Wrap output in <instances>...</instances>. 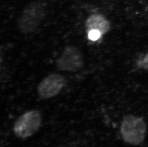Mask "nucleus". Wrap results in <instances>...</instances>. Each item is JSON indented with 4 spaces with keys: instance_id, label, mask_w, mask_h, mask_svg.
<instances>
[{
    "instance_id": "6",
    "label": "nucleus",
    "mask_w": 148,
    "mask_h": 147,
    "mask_svg": "<svg viewBox=\"0 0 148 147\" xmlns=\"http://www.w3.org/2000/svg\"><path fill=\"white\" fill-rule=\"evenodd\" d=\"M85 27L87 33L91 30L99 31L102 35L108 32L110 29V24L105 17L100 14L90 15L85 22Z\"/></svg>"
},
{
    "instance_id": "4",
    "label": "nucleus",
    "mask_w": 148,
    "mask_h": 147,
    "mask_svg": "<svg viewBox=\"0 0 148 147\" xmlns=\"http://www.w3.org/2000/svg\"><path fill=\"white\" fill-rule=\"evenodd\" d=\"M84 65V56L78 47L67 46L56 60V67L59 71L75 72Z\"/></svg>"
},
{
    "instance_id": "8",
    "label": "nucleus",
    "mask_w": 148,
    "mask_h": 147,
    "mask_svg": "<svg viewBox=\"0 0 148 147\" xmlns=\"http://www.w3.org/2000/svg\"><path fill=\"white\" fill-rule=\"evenodd\" d=\"M141 65L143 68L148 69V53L141 59Z\"/></svg>"
},
{
    "instance_id": "2",
    "label": "nucleus",
    "mask_w": 148,
    "mask_h": 147,
    "mask_svg": "<svg viewBox=\"0 0 148 147\" xmlns=\"http://www.w3.org/2000/svg\"><path fill=\"white\" fill-rule=\"evenodd\" d=\"M46 16L45 8L41 3L33 2L24 8L18 22V28L23 33L34 32L39 27Z\"/></svg>"
},
{
    "instance_id": "7",
    "label": "nucleus",
    "mask_w": 148,
    "mask_h": 147,
    "mask_svg": "<svg viewBox=\"0 0 148 147\" xmlns=\"http://www.w3.org/2000/svg\"><path fill=\"white\" fill-rule=\"evenodd\" d=\"M88 36L90 40L95 41L99 39L102 36V35L99 31L93 30L88 32Z\"/></svg>"
},
{
    "instance_id": "1",
    "label": "nucleus",
    "mask_w": 148,
    "mask_h": 147,
    "mask_svg": "<svg viewBox=\"0 0 148 147\" xmlns=\"http://www.w3.org/2000/svg\"><path fill=\"white\" fill-rule=\"evenodd\" d=\"M120 133L124 142L133 146H138L145 139L146 124L141 117L132 115L125 116L120 125Z\"/></svg>"
},
{
    "instance_id": "3",
    "label": "nucleus",
    "mask_w": 148,
    "mask_h": 147,
    "mask_svg": "<svg viewBox=\"0 0 148 147\" xmlns=\"http://www.w3.org/2000/svg\"><path fill=\"white\" fill-rule=\"evenodd\" d=\"M42 117L38 110H30L25 113L17 119L14 131L18 137L25 139L37 132L41 125Z\"/></svg>"
},
{
    "instance_id": "5",
    "label": "nucleus",
    "mask_w": 148,
    "mask_h": 147,
    "mask_svg": "<svg viewBox=\"0 0 148 147\" xmlns=\"http://www.w3.org/2000/svg\"><path fill=\"white\" fill-rule=\"evenodd\" d=\"M65 83L63 76L57 73L50 74L44 78L38 85V94L43 99L52 98L60 93Z\"/></svg>"
},
{
    "instance_id": "9",
    "label": "nucleus",
    "mask_w": 148,
    "mask_h": 147,
    "mask_svg": "<svg viewBox=\"0 0 148 147\" xmlns=\"http://www.w3.org/2000/svg\"></svg>"
}]
</instances>
